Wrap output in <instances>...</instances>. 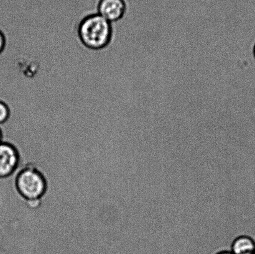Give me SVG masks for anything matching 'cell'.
Masks as SVG:
<instances>
[{"instance_id":"cell-1","label":"cell","mask_w":255,"mask_h":254,"mask_svg":"<svg viewBox=\"0 0 255 254\" xmlns=\"http://www.w3.org/2000/svg\"><path fill=\"white\" fill-rule=\"evenodd\" d=\"M14 185L25 201L41 200L48 188L43 171L33 162L22 156L21 165L15 174Z\"/></svg>"},{"instance_id":"cell-2","label":"cell","mask_w":255,"mask_h":254,"mask_svg":"<svg viewBox=\"0 0 255 254\" xmlns=\"http://www.w3.org/2000/svg\"><path fill=\"white\" fill-rule=\"evenodd\" d=\"M79 36L88 48L99 50L109 44L112 36V24L99 13L84 19L79 27Z\"/></svg>"},{"instance_id":"cell-3","label":"cell","mask_w":255,"mask_h":254,"mask_svg":"<svg viewBox=\"0 0 255 254\" xmlns=\"http://www.w3.org/2000/svg\"><path fill=\"white\" fill-rule=\"evenodd\" d=\"M21 165L18 149L9 142L0 143V179H7L14 175Z\"/></svg>"},{"instance_id":"cell-4","label":"cell","mask_w":255,"mask_h":254,"mask_svg":"<svg viewBox=\"0 0 255 254\" xmlns=\"http://www.w3.org/2000/svg\"><path fill=\"white\" fill-rule=\"evenodd\" d=\"M97 10L100 15L111 23L118 21L126 13L127 0H98Z\"/></svg>"},{"instance_id":"cell-5","label":"cell","mask_w":255,"mask_h":254,"mask_svg":"<svg viewBox=\"0 0 255 254\" xmlns=\"http://www.w3.org/2000/svg\"><path fill=\"white\" fill-rule=\"evenodd\" d=\"M231 252L234 254H249L255 252L254 241L248 236H240L232 243Z\"/></svg>"},{"instance_id":"cell-6","label":"cell","mask_w":255,"mask_h":254,"mask_svg":"<svg viewBox=\"0 0 255 254\" xmlns=\"http://www.w3.org/2000/svg\"><path fill=\"white\" fill-rule=\"evenodd\" d=\"M9 118V109L6 104L0 101V126L6 123Z\"/></svg>"},{"instance_id":"cell-7","label":"cell","mask_w":255,"mask_h":254,"mask_svg":"<svg viewBox=\"0 0 255 254\" xmlns=\"http://www.w3.org/2000/svg\"><path fill=\"white\" fill-rule=\"evenodd\" d=\"M5 44H6V41H5V37L3 33L0 30V54H1L3 51L5 47Z\"/></svg>"},{"instance_id":"cell-8","label":"cell","mask_w":255,"mask_h":254,"mask_svg":"<svg viewBox=\"0 0 255 254\" xmlns=\"http://www.w3.org/2000/svg\"><path fill=\"white\" fill-rule=\"evenodd\" d=\"M3 141V134H2V129L0 127V143Z\"/></svg>"},{"instance_id":"cell-9","label":"cell","mask_w":255,"mask_h":254,"mask_svg":"<svg viewBox=\"0 0 255 254\" xmlns=\"http://www.w3.org/2000/svg\"><path fill=\"white\" fill-rule=\"evenodd\" d=\"M216 254H234L231 252V251H222V252H220L217 253Z\"/></svg>"},{"instance_id":"cell-10","label":"cell","mask_w":255,"mask_h":254,"mask_svg":"<svg viewBox=\"0 0 255 254\" xmlns=\"http://www.w3.org/2000/svg\"><path fill=\"white\" fill-rule=\"evenodd\" d=\"M103 169H102V170H103ZM102 170H101V171H102ZM106 171H107V170H106ZM91 182H90V183H91ZM82 191H83V190H82ZM82 193H80V194H79V195L78 196H77V197H76V198H75V199H74V201H74H74H76V199H77V198H78V197H79V196L80 195H81V194H82Z\"/></svg>"},{"instance_id":"cell-11","label":"cell","mask_w":255,"mask_h":254,"mask_svg":"<svg viewBox=\"0 0 255 254\" xmlns=\"http://www.w3.org/2000/svg\"><path fill=\"white\" fill-rule=\"evenodd\" d=\"M63 146H64V145H63ZM53 149H54V148H51V150H52V152H53ZM51 150H50V151H51ZM51 157H52V156H51ZM40 160H41V159H39V160H38V161H37V163H36V165H37V163H39V161Z\"/></svg>"},{"instance_id":"cell-12","label":"cell","mask_w":255,"mask_h":254,"mask_svg":"<svg viewBox=\"0 0 255 254\" xmlns=\"http://www.w3.org/2000/svg\"><path fill=\"white\" fill-rule=\"evenodd\" d=\"M249 254H255V252H254L253 253Z\"/></svg>"},{"instance_id":"cell-13","label":"cell","mask_w":255,"mask_h":254,"mask_svg":"<svg viewBox=\"0 0 255 254\" xmlns=\"http://www.w3.org/2000/svg\"></svg>"}]
</instances>
